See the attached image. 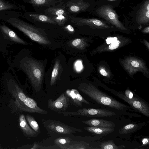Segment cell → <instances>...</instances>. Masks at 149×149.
<instances>
[{
  "mask_svg": "<svg viewBox=\"0 0 149 149\" xmlns=\"http://www.w3.org/2000/svg\"><path fill=\"white\" fill-rule=\"evenodd\" d=\"M97 14L117 28L122 30H126V28L119 20L118 16L112 6L109 5L102 6L96 10Z\"/></svg>",
  "mask_w": 149,
  "mask_h": 149,
  "instance_id": "cell-5",
  "label": "cell"
},
{
  "mask_svg": "<svg viewBox=\"0 0 149 149\" xmlns=\"http://www.w3.org/2000/svg\"><path fill=\"white\" fill-rule=\"evenodd\" d=\"M54 21L58 25L63 26L65 23L67 21L68 18L67 17L63 15L59 16H54L52 17Z\"/></svg>",
  "mask_w": 149,
  "mask_h": 149,
  "instance_id": "cell-29",
  "label": "cell"
},
{
  "mask_svg": "<svg viewBox=\"0 0 149 149\" xmlns=\"http://www.w3.org/2000/svg\"><path fill=\"white\" fill-rule=\"evenodd\" d=\"M100 74L104 76H107V74L106 71L103 69H101L100 70Z\"/></svg>",
  "mask_w": 149,
  "mask_h": 149,
  "instance_id": "cell-36",
  "label": "cell"
},
{
  "mask_svg": "<svg viewBox=\"0 0 149 149\" xmlns=\"http://www.w3.org/2000/svg\"><path fill=\"white\" fill-rule=\"evenodd\" d=\"M136 21L140 24H146L149 22V0H146L138 11Z\"/></svg>",
  "mask_w": 149,
  "mask_h": 149,
  "instance_id": "cell-12",
  "label": "cell"
},
{
  "mask_svg": "<svg viewBox=\"0 0 149 149\" xmlns=\"http://www.w3.org/2000/svg\"><path fill=\"white\" fill-rule=\"evenodd\" d=\"M78 88L81 91L98 104L120 111L129 110V106L118 101L91 84L81 83Z\"/></svg>",
  "mask_w": 149,
  "mask_h": 149,
  "instance_id": "cell-2",
  "label": "cell"
},
{
  "mask_svg": "<svg viewBox=\"0 0 149 149\" xmlns=\"http://www.w3.org/2000/svg\"><path fill=\"white\" fill-rule=\"evenodd\" d=\"M25 117L30 127L35 131L40 134L41 132L39 125L34 118L32 116L28 114L26 115Z\"/></svg>",
  "mask_w": 149,
  "mask_h": 149,
  "instance_id": "cell-26",
  "label": "cell"
},
{
  "mask_svg": "<svg viewBox=\"0 0 149 149\" xmlns=\"http://www.w3.org/2000/svg\"><path fill=\"white\" fill-rule=\"evenodd\" d=\"M65 93L68 97L70 102L73 105L77 107H82L83 103L90 105L89 102L85 99L76 89H68Z\"/></svg>",
  "mask_w": 149,
  "mask_h": 149,
  "instance_id": "cell-13",
  "label": "cell"
},
{
  "mask_svg": "<svg viewBox=\"0 0 149 149\" xmlns=\"http://www.w3.org/2000/svg\"><path fill=\"white\" fill-rule=\"evenodd\" d=\"M69 98L65 92L63 93L56 100L49 98L48 100V107L51 110L61 113L68 107L70 103Z\"/></svg>",
  "mask_w": 149,
  "mask_h": 149,
  "instance_id": "cell-9",
  "label": "cell"
},
{
  "mask_svg": "<svg viewBox=\"0 0 149 149\" xmlns=\"http://www.w3.org/2000/svg\"><path fill=\"white\" fill-rule=\"evenodd\" d=\"M65 28L70 32H73L74 31L73 28L70 25H68Z\"/></svg>",
  "mask_w": 149,
  "mask_h": 149,
  "instance_id": "cell-35",
  "label": "cell"
},
{
  "mask_svg": "<svg viewBox=\"0 0 149 149\" xmlns=\"http://www.w3.org/2000/svg\"><path fill=\"white\" fill-rule=\"evenodd\" d=\"M65 6H56L50 7L47 8L45 11L47 15L54 16L63 15L67 16V11Z\"/></svg>",
  "mask_w": 149,
  "mask_h": 149,
  "instance_id": "cell-19",
  "label": "cell"
},
{
  "mask_svg": "<svg viewBox=\"0 0 149 149\" xmlns=\"http://www.w3.org/2000/svg\"><path fill=\"white\" fill-rule=\"evenodd\" d=\"M60 64L58 60H56L52 72L50 81L51 86L55 84L59 74Z\"/></svg>",
  "mask_w": 149,
  "mask_h": 149,
  "instance_id": "cell-23",
  "label": "cell"
},
{
  "mask_svg": "<svg viewBox=\"0 0 149 149\" xmlns=\"http://www.w3.org/2000/svg\"><path fill=\"white\" fill-rule=\"evenodd\" d=\"M143 32L144 33H148L149 32V26L144 28L143 30Z\"/></svg>",
  "mask_w": 149,
  "mask_h": 149,
  "instance_id": "cell-37",
  "label": "cell"
},
{
  "mask_svg": "<svg viewBox=\"0 0 149 149\" xmlns=\"http://www.w3.org/2000/svg\"><path fill=\"white\" fill-rule=\"evenodd\" d=\"M120 42L119 40H116L111 43L109 47V49L110 50H113L117 48L119 46Z\"/></svg>",
  "mask_w": 149,
  "mask_h": 149,
  "instance_id": "cell-32",
  "label": "cell"
},
{
  "mask_svg": "<svg viewBox=\"0 0 149 149\" xmlns=\"http://www.w3.org/2000/svg\"><path fill=\"white\" fill-rule=\"evenodd\" d=\"M97 148L91 147L89 143L84 141H81L77 142L74 144H70L68 145L66 149H90Z\"/></svg>",
  "mask_w": 149,
  "mask_h": 149,
  "instance_id": "cell-24",
  "label": "cell"
},
{
  "mask_svg": "<svg viewBox=\"0 0 149 149\" xmlns=\"http://www.w3.org/2000/svg\"><path fill=\"white\" fill-rule=\"evenodd\" d=\"M14 63L19 70L26 74L34 90L37 92L39 91L44 75L43 63L40 61L23 54L22 52L16 56Z\"/></svg>",
  "mask_w": 149,
  "mask_h": 149,
  "instance_id": "cell-1",
  "label": "cell"
},
{
  "mask_svg": "<svg viewBox=\"0 0 149 149\" xmlns=\"http://www.w3.org/2000/svg\"><path fill=\"white\" fill-rule=\"evenodd\" d=\"M14 7L13 5L3 0H0V11L11 9Z\"/></svg>",
  "mask_w": 149,
  "mask_h": 149,
  "instance_id": "cell-30",
  "label": "cell"
},
{
  "mask_svg": "<svg viewBox=\"0 0 149 149\" xmlns=\"http://www.w3.org/2000/svg\"><path fill=\"white\" fill-rule=\"evenodd\" d=\"M145 123L138 124H130L121 128L119 131L120 134H127L134 132L140 129Z\"/></svg>",
  "mask_w": 149,
  "mask_h": 149,
  "instance_id": "cell-20",
  "label": "cell"
},
{
  "mask_svg": "<svg viewBox=\"0 0 149 149\" xmlns=\"http://www.w3.org/2000/svg\"><path fill=\"white\" fill-rule=\"evenodd\" d=\"M125 63V68L130 73L136 71L140 70L144 68L142 61L135 58H130Z\"/></svg>",
  "mask_w": 149,
  "mask_h": 149,
  "instance_id": "cell-17",
  "label": "cell"
},
{
  "mask_svg": "<svg viewBox=\"0 0 149 149\" xmlns=\"http://www.w3.org/2000/svg\"><path fill=\"white\" fill-rule=\"evenodd\" d=\"M19 122L22 131L26 136L33 137L37 136L39 134L29 125L24 114H21L20 115L19 118Z\"/></svg>",
  "mask_w": 149,
  "mask_h": 149,
  "instance_id": "cell-15",
  "label": "cell"
},
{
  "mask_svg": "<svg viewBox=\"0 0 149 149\" xmlns=\"http://www.w3.org/2000/svg\"><path fill=\"white\" fill-rule=\"evenodd\" d=\"M125 95L129 98H132L133 97V93L128 89L125 91Z\"/></svg>",
  "mask_w": 149,
  "mask_h": 149,
  "instance_id": "cell-33",
  "label": "cell"
},
{
  "mask_svg": "<svg viewBox=\"0 0 149 149\" xmlns=\"http://www.w3.org/2000/svg\"><path fill=\"white\" fill-rule=\"evenodd\" d=\"M43 126L50 134H70L77 132H82L80 129L72 127L61 122L51 119L43 120Z\"/></svg>",
  "mask_w": 149,
  "mask_h": 149,
  "instance_id": "cell-4",
  "label": "cell"
},
{
  "mask_svg": "<svg viewBox=\"0 0 149 149\" xmlns=\"http://www.w3.org/2000/svg\"><path fill=\"white\" fill-rule=\"evenodd\" d=\"M101 149H119L123 148V146L116 145L112 140L105 141L100 145Z\"/></svg>",
  "mask_w": 149,
  "mask_h": 149,
  "instance_id": "cell-27",
  "label": "cell"
},
{
  "mask_svg": "<svg viewBox=\"0 0 149 149\" xmlns=\"http://www.w3.org/2000/svg\"><path fill=\"white\" fill-rule=\"evenodd\" d=\"M70 22L75 26L87 25L98 29L109 28L103 21L95 18H86L82 17H70Z\"/></svg>",
  "mask_w": 149,
  "mask_h": 149,
  "instance_id": "cell-11",
  "label": "cell"
},
{
  "mask_svg": "<svg viewBox=\"0 0 149 149\" xmlns=\"http://www.w3.org/2000/svg\"><path fill=\"white\" fill-rule=\"evenodd\" d=\"M86 131L94 134L98 135H107L113 132L114 128L97 127L92 126L87 127H84Z\"/></svg>",
  "mask_w": 149,
  "mask_h": 149,
  "instance_id": "cell-18",
  "label": "cell"
},
{
  "mask_svg": "<svg viewBox=\"0 0 149 149\" xmlns=\"http://www.w3.org/2000/svg\"><path fill=\"white\" fill-rule=\"evenodd\" d=\"M71 139L67 137H59L56 139L54 143L61 149H66V147L72 142Z\"/></svg>",
  "mask_w": 149,
  "mask_h": 149,
  "instance_id": "cell-25",
  "label": "cell"
},
{
  "mask_svg": "<svg viewBox=\"0 0 149 149\" xmlns=\"http://www.w3.org/2000/svg\"><path fill=\"white\" fill-rule=\"evenodd\" d=\"M61 1V0H28L29 3L36 6H54Z\"/></svg>",
  "mask_w": 149,
  "mask_h": 149,
  "instance_id": "cell-22",
  "label": "cell"
},
{
  "mask_svg": "<svg viewBox=\"0 0 149 149\" xmlns=\"http://www.w3.org/2000/svg\"><path fill=\"white\" fill-rule=\"evenodd\" d=\"M107 1H115L117 0H107Z\"/></svg>",
  "mask_w": 149,
  "mask_h": 149,
  "instance_id": "cell-38",
  "label": "cell"
},
{
  "mask_svg": "<svg viewBox=\"0 0 149 149\" xmlns=\"http://www.w3.org/2000/svg\"><path fill=\"white\" fill-rule=\"evenodd\" d=\"M142 145L141 146H144L149 144V138H145L142 140Z\"/></svg>",
  "mask_w": 149,
  "mask_h": 149,
  "instance_id": "cell-34",
  "label": "cell"
},
{
  "mask_svg": "<svg viewBox=\"0 0 149 149\" xmlns=\"http://www.w3.org/2000/svg\"><path fill=\"white\" fill-rule=\"evenodd\" d=\"M65 116L79 115L87 117H108L115 116L116 113L105 109L83 108L76 111H64L61 113Z\"/></svg>",
  "mask_w": 149,
  "mask_h": 149,
  "instance_id": "cell-6",
  "label": "cell"
},
{
  "mask_svg": "<svg viewBox=\"0 0 149 149\" xmlns=\"http://www.w3.org/2000/svg\"><path fill=\"white\" fill-rule=\"evenodd\" d=\"M0 39L8 44H18L26 45L28 43L13 31L4 25L0 26Z\"/></svg>",
  "mask_w": 149,
  "mask_h": 149,
  "instance_id": "cell-7",
  "label": "cell"
},
{
  "mask_svg": "<svg viewBox=\"0 0 149 149\" xmlns=\"http://www.w3.org/2000/svg\"><path fill=\"white\" fill-rule=\"evenodd\" d=\"M30 17L35 21L56 24V23L52 17L44 15L32 13Z\"/></svg>",
  "mask_w": 149,
  "mask_h": 149,
  "instance_id": "cell-21",
  "label": "cell"
},
{
  "mask_svg": "<svg viewBox=\"0 0 149 149\" xmlns=\"http://www.w3.org/2000/svg\"><path fill=\"white\" fill-rule=\"evenodd\" d=\"M90 6L89 3L83 0H71L66 4V7L70 12L78 13L84 11Z\"/></svg>",
  "mask_w": 149,
  "mask_h": 149,
  "instance_id": "cell-14",
  "label": "cell"
},
{
  "mask_svg": "<svg viewBox=\"0 0 149 149\" xmlns=\"http://www.w3.org/2000/svg\"><path fill=\"white\" fill-rule=\"evenodd\" d=\"M17 108L22 111L45 115L48 112L38 106L36 102L33 99L27 97L24 102H15Z\"/></svg>",
  "mask_w": 149,
  "mask_h": 149,
  "instance_id": "cell-10",
  "label": "cell"
},
{
  "mask_svg": "<svg viewBox=\"0 0 149 149\" xmlns=\"http://www.w3.org/2000/svg\"><path fill=\"white\" fill-rule=\"evenodd\" d=\"M55 146H44L40 145L36 143H34L32 147L30 148L31 149H56L55 148Z\"/></svg>",
  "mask_w": 149,
  "mask_h": 149,
  "instance_id": "cell-31",
  "label": "cell"
},
{
  "mask_svg": "<svg viewBox=\"0 0 149 149\" xmlns=\"http://www.w3.org/2000/svg\"><path fill=\"white\" fill-rule=\"evenodd\" d=\"M70 45L77 49H83L85 48L86 43L82 39L77 38L72 40L70 42Z\"/></svg>",
  "mask_w": 149,
  "mask_h": 149,
  "instance_id": "cell-28",
  "label": "cell"
},
{
  "mask_svg": "<svg viewBox=\"0 0 149 149\" xmlns=\"http://www.w3.org/2000/svg\"><path fill=\"white\" fill-rule=\"evenodd\" d=\"M7 22L31 40L38 43L43 45H48L51 43L46 34L40 29L15 18H9Z\"/></svg>",
  "mask_w": 149,
  "mask_h": 149,
  "instance_id": "cell-3",
  "label": "cell"
},
{
  "mask_svg": "<svg viewBox=\"0 0 149 149\" xmlns=\"http://www.w3.org/2000/svg\"><path fill=\"white\" fill-rule=\"evenodd\" d=\"M82 122L90 126L114 128L115 124L113 122L100 119L92 118L83 120Z\"/></svg>",
  "mask_w": 149,
  "mask_h": 149,
  "instance_id": "cell-16",
  "label": "cell"
},
{
  "mask_svg": "<svg viewBox=\"0 0 149 149\" xmlns=\"http://www.w3.org/2000/svg\"><path fill=\"white\" fill-rule=\"evenodd\" d=\"M116 96L127 103L135 110L146 116L149 117V107L141 100L134 96L130 99L125 95L120 93L117 94Z\"/></svg>",
  "mask_w": 149,
  "mask_h": 149,
  "instance_id": "cell-8",
  "label": "cell"
}]
</instances>
